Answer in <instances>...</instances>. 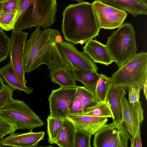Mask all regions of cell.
Masks as SVG:
<instances>
[{
  "label": "cell",
  "instance_id": "6da1fadb",
  "mask_svg": "<svg viewBox=\"0 0 147 147\" xmlns=\"http://www.w3.org/2000/svg\"><path fill=\"white\" fill-rule=\"evenodd\" d=\"M63 40L58 30L47 28L42 30L36 28L26 40L23 50L24 72L30 73L43 64L48 66L71 67L59 50L58 43Z\"/></svg>",
  "mask_w": 147,
  "mask_h": 147
},
{
  "label": "cell",
  "instance_id": "7a4b0ae2",
  "mask_svg": "<svg viewBox=\"0 0 147 147\" xmlns=\"http://www.w3.org/2000/svg\"><path fill=\"white\" fill-rule=\"evenodd\" d=\"M62 16L61 31L66 41L83 45L99 35L100 28L92 3L82 1L70 4Z\"/></svg>",
  "mask_w": 147,
  "mask_h": 147
},
{
  "label": "cell",
  "instance_id": "3957f363",
  "mask_svg": "<svg viewBox=\"0 0 147 147\" xmlns=\"http://www.w3.org/2000/svg\"><path fill=\"white\" fill-rule=\"evenodd\" d=\"M56 0H19L14 30L46 28L55 21Z\"/></svg>",
  "mask_w": 147,
  "mask_h": 147
},
{
  "label": "cell",
  "instance_id": "277c9868",
  "mask_svg": "<svg viewBox=\"0 0 147 147\" xmlns=\"http://www.w3.org/2000/svg\"><path fill=\"white\" fill-rule=\"evenodd\" d=\"M147 75V53H136L110 77L111 85L128 90L131 87L143 89Z\"/></svg>",
  "mask_w": 147,
  "mask_h": 147
},
{
  "label": "cell",
  "instance_id": "5b68a950",
  "mask_svg": "<svg viewBox=\"0 0 147 147\" xmlns=\"http://www.w3.org/2000/svg\"><path fill=\"white\" fill-rule=\"evenodd\" d=\"M135 34L133 25L125 23L107 38L106 45L119 68L137 53Z\"/></svg>",
  "mask_w": 147,
  "mask_h": 147
},
{
  "label": "cell",
  "instance_id": "8992f818",
  "mask_svg": "<svg viewBox=\"0 0 147 147\" xmlns=\"http://www.w3.org/2000/svg\"><path fill=\"white\" fill-rule=\"evenodd\" d=\"M0 116L14 124L17 130L28 129L32 131L45 123L24 101L13 98L0 109Z\"/></svg>",
  "mask_w": 147,
  "mask_h": 147
},
{
  "label": "cell",
  "instance_id": "52a82bcc",
  "mask_svg": "<svg viewBox=\"0 0 147 147\" xmlns=\"http://www.w3.org/2000/svg\"><path fill=\"white\" fill-rule=\"evenodd\" d=\"M122 115L117 127L130 140L134 135L140 124L144 120V110L141 102L133 104L129 102L124 96L122 100Z\"/></svg>",
  "mask_w": 147,
  "mask_h": 147
},
{
  "label": "cell",
  "instance_id": "ba28073f",
  "mask_svg": "<svg viewBox=\"0 0 147 147\" xmlns=\"http://www.w3.org/2000/svg\"><path fill=\"white\" fill-rule=\"evenodd\" d=\"M92 4L100 29L119 28L127 17L126 11L101 1H94Z\"/></svg>",
  "mask_w": 147,
  "mask_h": 147
},
{
  "label": "cell",
  "instance_id": "9c48e42d",
  "mask_svg": "<svg viewBox=\"0 0 147 147\" xmlns=\"http://www.w3.org/2000/svg\"><path fill=\"white\" fill-rule=\"evenodd\" d=\"M76 88L60 87L53 90L48 99L51 116L63 119L69 115V104L76 94Z\"/></svg>",
  "mask_w": 147,
  "mask_h": 147
},
{
  "label": "cell",
  "instance_id": "30bf717a",
  "mask_svg": "<svg viewBox=\"0 0 147 147\" xmlns=\"http://www.w3.org/2000/svg\"><path fill=\"white\" fill-rule=\"evenodd\" d=\"M94 147H127L129 139L113 121L106 124L94 134Z\"/></svg>",
  "mask_w": 147,
  "mask_h": 147
},
{
  "label": "cell",
  "instance_id": "8fae6325",
  "mask_svg": "<svg viewBox=\"0 0 147 147\" xmlns=\"http://www.w3.org/2000/svg\"><path fill=\"white\" fill-rule=\"evenodd\" d=\"M61 53L71 69L97 72L96 65L86 53L77 49L73 44L63 40L58 43Z\"/></svg>",
  "mask_w": 147,
  "mask_h": 147
},
{
  "label": "cell",
  "instance_id": "7c38bea8",
  "mask_svg": "<svg viewBox=\"0 0 147 147\" xmlns=\"http://www.w3.org/2000/svg\"><path fill=\"white\" fill-rule=\"evenodd\" d=\"M28 34V32H24L22 30H12L9 55L16 75L26 85L27 81L23 69V50Z\"/></svg>",
  "mask_w": 147,
  "mask_h": 147
},
{
  "label": "cell",
  "instance_id": "4fadbf2b",
  "mask_svg": "<svg viewBox=\"0 0 147 147\" xmlns=\"http://www.w3.org/2000/svg\"><path fill=\"white\" fill-rule=\"evenodd\" d=\"M74 125L77 129L84 131L91 136L107 123V117L84 114L69 115L67 117Z\"/></svg>",
  "mask_w": 147,
  "mask_h": 147
},
{
  "label": "cell",
  "instance_id": "5bb4252c",
  "mask_svg": "<svg viewBox=\"0 0 147 147\" xmlns=\"http://www.w3.org/2000/svg\"><path fill=\"white\" fill-rule=\"evenodd\" d=\"M15 132L3 138L2 142L3 147H37L38 142L43 139L45 134V132L43 131L38 132L32 131L27 133Z\"/></svg>",
  "mask_w": 147,
  "mask_h": 147
},
{
  "label": "cell",
  "instance_id": "9a60e30c",
  "mask_svg": "<svg viewBox=\"0 0 147 147\" xmlns=\"http://www.w3.org/2000/svg\"><path fill=\"white\" fill-rule=\"evenodd\" d=\"M85 43L83 51L88 55L94 62L108 66L114 62L106 45L93 39Z\"/></svg>",
  "mask_w": 147,
  "mask_h": 147
},
{
  "label": "cell",
  "instance_id": "2e32d148",
  "mask_svg": "<svg viewBox=\"0 0 147 147\" xmlns=\"http://www.w3.org/2000/svg\"><path fill=\"white\" fill-rule=\"evenodd\" d=\"M126 89L123 87L111 86L107 94L105 101L109 105L113 115V121L117 124L120 123L122 118V100L126 94Z\"/></svg>",
  "mask_w": 147,
  "mask_h": 147
},
{
  "label": "cell",
  "instance_id": "e0dca14e",
  "mask_svg": "<svg viewBox=\"0 0 147 147\" xmlns=\"http://www.w3.org/2000/svg\"><path fill=\"white\" fill-rule=\"evenodd\" d=\"M123 10L134 17L147 14V5L141 0H94Z\"/></svg>",
  "mask_w": 147,
  "mask_h": 147
},
{
  "label": "cell",
  "instance_id": "ac0fdd59",
  "mask_svg": "<svg viewBox=\"0 0 147 147\" xmlns=\"http://www.w3.org/2000/svg\"><path fill=\"white\" fill-rule=\"evenodd\" d=\"M51 81L61 87H77L76 80L71 67L66 68L54 66L48 67Z\"/></svg>",
  "mask_w": 147,
  "mask_h": 147
},
{
  "label": "cell",
  "instance_id": "d6986e66",
  "mask_svg": "<svg viewBox=\"0 0 147 147\" xmlns=\"http://www.w3.org/2000/svg\"><path fill=\"white\" fill-rule=\"evenodd\" d=\"M0 76L3 81L14 89L24 92L26 94H31L33 88L24 85L16 75L10 61L4 66L0 68Z\"/></svg>",
  "mask_w": 147,
  "mask_h": 147
},
{
  "label": "cell",
  "instance_id": "ffe728a7",
  "mask_svg": "<svg viewBox=\"0 0 147 147\" xmlns=\"http://www.w3.org/2000/svg\"><path fill=\"white\" fill-rule=\"evenodd\" d=\"M76 131L73 123L67 118L63 119L62 127L55 141V144L60 147H74Z\"/></svg>",
  "mask_w": 147,
  "mask_h": 147
},
{
  "label": "cell",
  "instance_id": "44dd1931",
  "mask_svg": "<svg viewBox=\"0 0 147 147\" xmlns=\"http://www.w3.org/2000/svg\"><path fill=\"white\" fill-rule=\"evenodd\" d=\"M71 69L76 80L82 83L94 95L100 74L90 70Z\"/></svg>",
  "mask_w": 147,
  "mask_h": 147
},
{
  "label": "cell",
  "instance_id": "7402d4cb",
  "mask_svg": "<svg viewBox=\"0 0 147 147\" xmlns=\"http://www.w3.org/2000/svg\"><path fill=\"white\" fill-rule=\"evenodd\" d=\"M83 114L111 118L113 119V114L108 103L106 101L99 102L97 105L84 110Z\"/></svg>",
  "mask_w": 147,
  "mask_h": 147
},
{
  "label": "cell",
  "instance_id": "603a6c76",
  "mask_svg": "<svg viewBox=\"0 0 147 147\" xmlns=\"http://www.w3.org/2000/svg\"><path fill=\"white\" fill-rule=\"evenodd\" d=\"M47 120L48 142L51 144H55V140L62 126L63 119L54 117L50 115Z\"/></svg>",
  "mask_w": 147,
  "mask_h": 147
},
{
  "label": "cell",
  "instance_id": "cb8c5ba5",
  "mask_svg": "<svg viewBox=\"0 0 147 147\" xmlns=\"http://www.w3.org/2000/svg\"><path fill=\"white\" fill-rule=\"evenodd\" d=\"M111 86L110 77L104 74H100V77L97 82L94 95L98 102L105 101L107 93Z\"/></svg>",
  "mask_w": 147,
  "mask_h": 147
},
{
  "label": "cell",
  "instance_id": "d4e9b609",
  "mask_svg": "<svg viewBox=\"0 0 147 147\" xmlns=\"http://www.w3.org/2000/svg\"><path fill=\"white\" fill-rule=\"evenodd\" d=\"M76 94L81 101L83 112L86 109L95 106L99 102L96 100L94 94L84 86H77Z\"/></svg>",
  "mask_w": 147,
  "mask_h": 147
},
{
  "label": "cell",
  "instance_id": "484cf974",
  "mask_svg": "<svg viewBox=\"0 0 147 147\" xmlns=\"http://www.w3.org/2000/svg\"><path fill=\"white\" fill-rule=\"evenodd\" d=\"M11 39L0 28V63L9 55Z\"/></svg>",
  "mask_w": 147,
  "mask_h": 147
},
{
  "label": "cell",
  "instance_id": "4316f807",
  "mask_svg": "<svg viewBox=\"0 0 147 147\" xmlns=\"http://www.w3.org/2000/svg\"><path fill=\"white\" fill-rule=\"evenodd\" d=\"M91 136L82 131L76 129L74 137V147H91Z\"/></svg>",
  "mask_w": 147,
  "mask_h": 147
},
{
  "label": "cell",
  "instance_id": "83f0119b",
  "mask_svg": "<svg viewBox=\"0 0 147 147\" xmlns=\"http://www.w3.org/2000/svg\"><path fill=\"white\" fill-rule=\"evenodd\" d=\"M17 13V12L0 15V28L7 31L14 30Z\"/></svg>",
  "mask_w": 147,
  "mask_h": 147
},
{
  "label": "cell",
  "instance_id": "f1b7e54d",
  "mask_svg": "<svg viewBox=\"0 0 147 147\" xmlns=\"http://www.w3.org/2000/svg\"><path fill=\"white\" fill-rule=\"evenodd\" d=\"M17 130L16 126L0 116V134L4 137L15 132Z\"/></svg>",
  "mask_w": 147,
  "mask_h": 147
},
{
  "label": "cell",
  "instance_id": "f546056e",
  "mask_svg": "<svg viewBox=\"0 0 147 147\" xmlns=\"http://www.w3.org/2000/svg\"><path fill=\"white\" fill-rule=\"evenodd\" d=\"M15 90L7 84H5L0 90V109L12 97Z\"/></svg>",
  "mask_w": 147,
  "mask_h": 147
},
{
  "label": "cell",
  "instance_id": "4dcf8cb0",
  "mask_svg": "<svg viewBox=\"0 0 147 147\" xmlns=\"http://www.w3.org/2000/svg\"><path fill=\"white\" fill-rule=\"evenodd\" d=\"M2 3L3 5L0 15L17 12L19 0H6Z\"/></svg>",
  "mask_w": 147,
  "mask_h": 147
},
{
  "label": "cell",
  "instance_id": "1f68e13d",
  "mask_svg": "<svg viewBox=\"0 0 147 147\" xmlns=\"http://www.w3.org/2000/svg\"><path fill=\"white\" fill-rule=\"evenodd\" d=\"M69 115L80 114L83 113L81 101L76 94L69 104Z\"/></svg>",
  "mask_w": 147,
  "mask_h": 147
},
{
  "label": "cell",
  "instance_id": "d6a6232c",
  "mask_svg": "<svg viewBox=\"0 0 147 147\" xmlns=\"http://www.w3.org/2000/svg\"><path fill=\"white\" fill-rule=\"evenodd\" d=\"M128 102L134 103L139 101L141 89L136 87H131L128 89Z\"/></svg>",
  "mask_w": 147,
  "mask_h": 147
},
{
  "label": "cell",
  "instance_id": "836d02e7",
  "mask_svg": "<svg viewBox=\"0 0 147 147\" xmlns=\"http://www.w3.org/2000/svg\"><path fill=\"white\" fill-rule=\"evenodd\" d=\"M141 124H140L134 136L130 140L131 147H142L141 136L140 128Z\"/></svg>",
  "mask_w": 147,
  "mask_h": 147
},
{
  "label": "cell",
  "instance_id": "e575fe53",
  "mask_svg": "<svg viewBox=\"0 0 147 147\" xmlns=\"http://www.w3.org/2000/svg\"><path fill=\"white\" fill-rule=\"evenodd\" d=\"M144 94L146 100H147V78L146 79L143 88Z\"/></svg>",
  "mask_w": 147,
  "mask_h": 147
},
{
  "label": "cell",
  "instance_id": "d590c367",
  "mask_svg": "<svg viewBox=\"0 0 147 147\" xmlns=\"http://www.w3.org/2000/svg\"><path fill=\"white\" fill-rule=\"evenodd\" d=\"M4 84L3 83L2 78L0 76V90L3 88Z\"/></svg>",
  "mask_w": 147,
  "mask_h": 147
},
{
  "label": "cell",
  "instance_id": "8d00e7d4",
  "mask_svg": "<svg viewBox=\"0 0 147 147\" xmlns=\"http://www.w3.org/2000/svg\"><path fill=\"white\" fill-rule=\"evenodd\" d=\"M3 136L0 134V147H3L2 142L3 138Z\"/></svg>",
  "mask_w": 147,
  "mask_h": 147
},
{
  "label": "cell",
  "instance_id": "74e56055",
  "mask_svg": "<svg viewBox=\"0 0 147 147\" xmlns=\"http://www.w3.org/2000/svg\"><path fill=\"white\" fill-rule=\"evenodd\" d=\"M2 5L3 4L2 2L0 1V15L1 13V11L2 7Z\"/></svg>",
  "mask_w": 147,
  "mask_h": 147
},
{
  "label": "cell",
  "instance_id": "f35d334b",
  "mask_svg": "<svg viewBox=\"0 0 147 147\" xmlns=\"http://www.w3.org/2000/svg\"><path fill=\"white\" fill-rule=\"evenodd\" d=\"M144 3L147 5V0H141Z\"/></svg>",
  "mask_w": 147,
  "mask_h": 147
},
{
  "label": "cell",
  "instance_id": "ab89813d",
  "mask_svg": "<svg viewBox=\"0 0 147 147\" xmlns=\"http://www.w3.org/2000/svg\"><path fill=\"white\" fill-rule=\"evenodd\" d=\"M78 2L79 3L83 1V0H73Z\"/></svg>",
  "mask_w": 147,
  "mask_h": 147
},
{
  "label": "cell",
  "instance_id": "60d3db41",
  "mask_svg": "<svg viewBox=\"0 0 147 147\" xmlns=\"http://www.w3.org/2000/svg\"><path fill=\"white\" fill-rule=\"evenodd\" d=\"M6 0H0V1L1 2H3L5 1H6Z\"/></svg>",
  "mask_w": 147,
  "mask_h": 147
}]
</instances>
